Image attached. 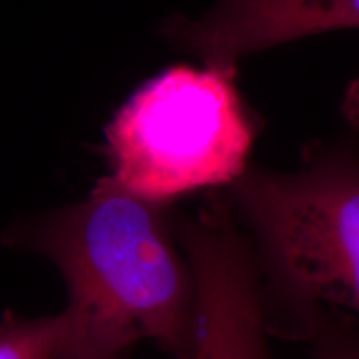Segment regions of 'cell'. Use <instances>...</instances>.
<instances>
[{
    "label": "cell",
    "instance_id": "5b68a950",
    "mask_svg": "<svg viewBox=\"0 0 359 359\" xmlns=\"http://www.w3.org/2000/svg\"><path fill=\"white\" fill-rule=\"evenodd\" d=\"M346 29H359V0H217L200 15H168L161 35L203 67L238 70L255 53Z\"/></svg>",
    "mask_w": 359,
    "mask_h": 359
},
{
    "label": "cell",
    "instance_id": "ba28073f",
    "mask_svg": "<svg viewBox=\"0 0 359 359\" xmlns=\"http://www.w3.org/2000/svg\"><path fill=\"white\" fill-rule=\"evenodd\" d=\"M130 349L105 336L80 330L55 359H125Z\"/></svg>",
    "mask_w": 359,
    "mask_h": 359
},
{
    "label": "cell",
    "instance_id": "7a4b0ae2",
    "mask_svg": "<svg viewBox=\"0 0 359 359\" xmlns=\"http://www.w3.org/2000/svg\"><path fill=\"white\" fill-rule=\"evenodd\" d=\"M294 172L250 165L228 198L262 271L269 327L308 339L359 325V148L311 142Z\"/></svg>",
    "mask_w": 359,
    "mask_h": 359
},
{
    "label": "cell",
    "instance_id": "6da1fadb",
    "mask_svg": "<svg viewBox=\"0 0 359 359\" xmlns=\"http://www.w3.org/2000/svg\"><path fill=\"white\" fill-rule=\"evenodd\" d=\"M170 208L103 177L85 201L15 224L6 241L57 264L83 327L128 349L151 341L172 359H193L198 291Z\"/></svg>",
    "mask_w": 359,
    "mask_h": 359
},
{
    "label": "cell",
    "instance_id": "277c9868",
    "mask_svg": "<svg viewBox=\"0 0 359 359\" xmlns=\"http://www.w3.org/2000/svg\"><path fill=\"white\" fill-rule=\"evenodd\" d=\"M175 230L198 291L193 359H273L262 271L226 191H206L195 213L175 215Z\"/></svg>",
    "mask_w": 359,
    "mask_h": 359
},
{
    "label": "cell",
    "instance_id": "52a82bcc",
    "mask_svg": "<svg viewBox=\"0 0 359 359\" xmlns=\"http://www.w3.org/2000/svg\"><path fill=\"white\" fill-rule=\"evenodd\" d=\"M313 344L309 359H359V325L333 320L318 327L306 339Z\"/></svg>",
    "mask_w": 359,
    "mask_h": 359
},
{
    "label": "cell",
    "instance_id": "8992f818",
    "mask_svg": "<svg viewBox=\"0 0 359 359\" xmlns=\"http://www.w3.org/2000/svg\"><path fill=\"white\" fill-rule=\"evenodd\" d=\"M77 334L79 323L67 308L43 318L6 311L0 320V359H55Z\"/></svg>",
    "mask_w": 359,
    "mask_h": 359
},
{
    "label": "cell",
    "instance_id": "3957f363",
    "mask_svg": "<svg viewBox=\"0 0 359 359\" xmlns=\"http://www.w3.org/2000/svg\"><path fill=\"white\" fill-rule=\"evenodd\" d=\"M236 75L177 65L138 87L107 127L109 177L161 206L231 187L250 167L262 130Z\"/></svg>",
    "mask_w": 359,
    "mask_h": 359
},
{
    "label": "cell",
    "instance_id": "9c48e42d",
    "mask_svg": "<svg viewBox=\"0 0 359 359\" xmlns=\"http://www.w3.org/2000/svg\"><path fill=\"white\" fill-rule=\"evenodd\" d=\"M339 110L344 120L349 123V127L359 130V79L351 80L344 90Z\"/></svg>",
    "mask_w": 359,
    "mask_h": 359
}]
</instances>
